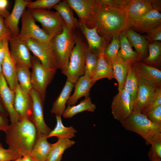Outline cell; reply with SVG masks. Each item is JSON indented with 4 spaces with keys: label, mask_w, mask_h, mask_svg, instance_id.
Masks as SVG:
<instances>
[{
    "label": "cell",
    "mask_w": 161,
    "mask_h": 161,
    "mask_svg": "<svg viewBox=\"0 0 161 161\" xmlns=\"http://www.w3.org/2000/svg\"><path fill=\"white\" fill-rule=\"evenodd\" d=\"M94 27L108 42L113 36L120 35L131 28L125 9L99 4L93 20L92 28Z\"/></svg>",
    "instance_id": "cell-1"
},
{
    "label": "cell",
    "mask_w": 161,
    "mask_h": 161,
    "mask_svg": "<svg viewBox=\"0 0 161 161\" xmlns=\"http://www.w3.org/2000/svg\"><path fill=\"white\" fill-rule=\"evenodd\" d=\"M4 132L8 148L22 157L29 154L37 139L36 127L28 118L10 124Z\"/></svg>",
    "instance_id": "cell-2"
},
{
    "label": "cell",
    "mask_w": 161,
    "mask_h": 161,
    "mask_svg": "<svg viewBox=\"0 0 161 161\" xmlns=\"http://www.w3.org/2000/svg\"><path fill=\"white\" fill-rule=\"evenodd\" d=\"M75 30L69 28L65 24L61 32L51 39L53 54L62 73L67 68L71 54L76 42L78 36Z\"/></svg>",
    "instance_id": "cell-3"
},
{
    "label": "cell",
    "mask_w": 161,
    "mask_h": 161,
    "mask_svg": "<svg viewBox=\"0 0 161 161\" xmlns=\"http://www.w3.org/2000/svg\"><path fill=\"white\" fill-rule=\"evenodd\" d=\"M120 123L126 129L140 135L148 145L156 134L161 132V125L152 122L138 110H134L129 117Z\"/></svg>",
    "instance_id": "cell-4"
},
{
    "label": "cell",
    "mask_w": 161,
    "mask_h": 161,
    "mask_svg": "<svg viewBox=\"0 0 161 161\" xmlns=\"http://www.w3.org/2000/svg\"><path fill=\"white\" fill-rule=\"evenodd\" d=\"M87 46L79 37L71 54L66 70L62 73L66 75L67 80L75 84L84 73L86 52Z\"/></svg>",
    "instance_id": "cell-5"
},
{
    "label": "cell",
    "mask_w": 161,
    "mask_h": 161,
    "mask_svg": "<svg viewBox=\"0 0 161 161\" xmlns=\"http://www.w3.org/2000/svg\"><path fill=\"white\" fill-rule=\"evenodd\" d=\"M28 10L35 21L41 24V29L52 39L62 31L65 24L57 11L43 9Z\"/></svg>",
    "instance_id": "cell-6"
},
{
    "label": "cell",
    "mask_w": 161,
    "mask_h": 161,
    "mask_svg": "<svg viewBox=\"0 0 161 161\" xmlns=\"http://www.w3.org/2000/svg\"><path fill=\"white\" fill-rule=\"evenodd\" d=\"M31 72V84L32 89L41 96L44 102L47 86L52 82L56 70H49L42 64L36 56H32Z\"/></svg>",
    "instance_id": "cell-7"
},
{
    "label": "cell",
    "mask_w": 161,
    "mask_h": 161,
    "mask_svg": "<svg viewBox=\"0 0 161 161\" xmlns=\"http://www.w3.org/2000/svg\"><path fill=\"white\" fill-rule=\"evenodd\" d=\"M22 41L46 68L56 70L59 69L53 54L51 41L41 42L32 38H26Z\"/></svg>",
    "instance_id": "cell-8"
},
{
    "label": "cell",
    "mask_w": 161,
    "mask_h": 161,
    "mask_svg": "<svg viewBox=\"0 0 161 161\" xmlns=\"http://www.w3.org/2000/svg\"><path fill=\"white\" fill-rule=\"evenodd\" d=\"M21 18V28L18 36L20 39L32 38L41 42L51 41L52 38L36 24L28 9L25 10Z\"/></svg>",
    "instance_id": "cell-9"
},
{
    "label": "cell",
    "mask_w": 161,
    "mask_h": 161,
    "mask_svg": "<svg viewBox=\"0 0 161 161\" xmlns=\"http://www.w3.org/2000/svg\"><path fill=\"white\" fill-rule=\"evenodd\" d=\"M32 101L30 120L37 131V138L46 137L51 131L45 123L44 117L43 103L40 95L34 89L30 92Z\"/></svg>",
    "instance_id": "cell-10"
},
{
    "label": "cell",
    "mask_w": 161,
    "mask_h": 161,
    "mask_svg": "<svg viewBox=\"0 0 161 161\" xmlns=\"http://www.w3.org/2000/svg\"><path fill=\"white\" fill-rule=\"evenodd\" d=\"M76 13L80 22L92 28L93 20L98 6L97 0H66Z\"/></svg>",
    "instance_id": "cell-11"
},
{
    "label": "cell",
    "mask_w": 161,
    "mask_h": 161,
    "mask_svg": "<svg viewBox=\"0 0 161 161\" xmlns=\"http://www.w3.org/2000/svg\"><path fill=\"white\" fill-rule=\"evenodd\" d=\"M126 9L131 26L151 10L160 11L161 0H129Z\"/></svg>",
    "instance_id": "cell-12"
},
{
    "label": "cell",
    "mask_w": 161,
    "mask_h": 161,
    "mask_svg": "<svg viewBox=\"0 0 161 161\" xmlns=\"http://www.w3.org/2000/svg\"><path fill=\"white\" fill-rule=\"evenodd\" d=\"M133 107L134 102L131 96L123 89L113 97L112 113L114 119L120 122L131 114Z\"/></svg>",
    "instance_id": "cell-13"
},
{
    "label": "cell",
    "mask_w": 161,
    "mask_h": 161,
    "mask_svg": "<svg viewBox=\"0 0 161 161\" xmlns=\"http://www.w3.org/2000/svg\"><path fill=\"white\" fill-rule=\"evenodd\" d=\"M14 92V107L18 116V121L25 118L30 119L32 101L30 93L24 90L19 83Z\"/></svg>",
    "instance_id": "cell-14"
},
{
    "label": "cell",
    "mask_w": 161,
    "mask_h": 161,
    "mask_svg": "<svg viewBox=\"0 0 161 161\" xmlns=\"http://www.w3.org/2000/svg\"><path fill=\"white\" fill-rule=\"evenodd\" d=\"M14 92L9 86L2 73L0 75V103L9 116L11 124L18 121L14 107Z\"/></svg>",
    "instance_id": "cell-15"
},
{
    "label": "cell",
    "mask_w": 161,
    "mask_h": 161,
    "mask_svg": "<svg viewBox=\"0 0 161 161\" xmlns=\"http://www.w3.org/2000/svg\"><path fill=\"white\" fill-rule=\"evenodd\" d=\"M8 43L10 54L14 62L22 63L31 68L32 56L24 42L18 36H12Z\"/></svg>",
    "instance_id": "cell-16"
},
{
    "label": "cell",
    "mask_w": 161,
    "mask_h": 161,
    "mask_svg": "<svg viewBox=\"0 0 161 161\" xmlns=\"http://www.w3.org/2000/svg\"><path fill=\"white\" fill-rule=\"evenodd\" d=\"M132 64L140 78L153 87L161 86V70L140 61Z\"/></svg>",
    "instance_id": "cell-17"
},
{
    "label": "cell",
    "mask_w": 161,
    "mask_h": 161,
    "mask_svg": "<svg viewBox=\"0 0 161 161\" xmlns=\"http://www.w3.org/2000/svg\"><path fill=\"white\" fill-rule=\"evenodd\" d=\"M108 43L104 40L99 51L97 64L91 78L93 85L97 81L102 78H107L111 80L115 78L111 63L104 55V50Z\"/></svg>",
    "instance_id": "cell-18"
},
{
    "label": "cell",
    "mask_w": 161,
    "mask_h": 161,
    "mask_svg": "<svg viewBox=\"0 0 161 161\" xmlns=\"http://www.w3.org/2000/svg\"><path fill=\"white\" fill-rule=\"evenodd\" d=\"M138 78V89L134 103L133 111L138 110L143 114L151 102L156 87Z\"/></svg>",
    "instance_id": "cell-19"
},
{
    "label": "cell",
    "mask_w": 161,
    "mask_h": 161,
    "mask_svg": "<svg viewBox=\"0 0 161 161\" xmlns=\"http://www.w3.org/2000/svg\"><path fill=\"white\" fill-rule=\"evenodd\" d=\"M28 0H16L11 13L4 20L6 27L11 32L12 36H18L20 30L18 23L20 19L30 1Z\"/></svg>",
    "instance_id": "cell-20"
},
{
    "label": "cell",
    "mask_w": 161,
    "mask_h": 161,
    "mask_svg": "<svg viewBox=\"0 0 161 161\" xmlns=\"http://www.w3.org/2000/svg\"><path fill=\"white\" fill-rule=\"evenodd\" d=\"M160 25L161 14L157 10L153 9L132 24L131 28L146 33Z\"/></svg>",
    "instance_id": "cell-21"
},
{
    "label": "cell",
    "mask_w": 161,
    "mask_h": 161,
    "mask_svg": "<svg viewBox=\"0 0 161 161\" xmlns=\"http://www.w3.org/2000/svg\"><path fill=\"white\" fill-rule=\"evenodd\" d=\"M2 73L9 86L14 91L18 82L15 63L10 54L8 42L5 46V56L2 64Z\"/></svg>",
    "instance_id": "cell-22"
},
{
    "label": "cell",
    "mask_w": 161,
    "mask_h": 161,
    "mask_svg": "<svg viewBox=\"0 0 161 161\" xmlns=\"http://www.w3.org/2000/svg\"><path fill=\"white\" fill-rule=\"evenodd\" d=\"M124 33L131 45L134 47L141 59H145L147 57L149 42L145 35H141L131 28Z\"/></svg>",
    "instance_id": "cell-23"
},
{
    "label": "cell",
    "mask_w": 161,
    "mask_h": 161,
    "mask_svg": "<svg viewBox=\"0 0 161 161\" xmlns=\"http://www.w3.org/2000/svg\"><path fill=\"white\" fill-rule=\"evenodd\" d=\"M93 85L91 79L83 75L80 77L75 84V90L67 102V106L75 105L81 97L89 96V92Z\"/></svg>",
    "instance_id": "cell-24"
},
{
    "label": "cell",
    "mask_w": 161,
    "mask_h": 161,
    "mask_svg": "<svg viewBox=\"0 0 161 161\" xmlns=\"http://www.w3.org/2000/svg\"><path fill=\"white\" fill-rule=\"evenodd\" d=\"M75 84L66 80L61 93L53 104L50 110L52 113L56 116H62Z\"/></svg>",
    "instance_id": "cell-25"
},
{
    "label": "cell",
    "mask_w": 161,
    "mask_h": 161,
    "mask_svg": "<svg viewBox=\"0 0 161 161\" xmlns=\"http://www.w3.org/2000/svg\"><path fill=\"white\" fill-rule=\"evenodd\" d=\"M78 27L87 40L88 48L95 52H98L104 39L99 35L96 28H89L79 21Z\"/></svg>",
    "instance_id": "cell-26"
},
{
    "label": "cell",
    "mask_w": 161,
    "mask_h": 161,
    "mask_svg": "<svg viewBox=\"0 0 161 161\" xmlns=\"http://www.w3.org/2000/svg\"><path fill=\"white\" fill-rule=\"evenodd\" d=\"M46 137L37 138L29 155L34 161H46L52 144L49 143Z\"/></svg>",
    "instance_id": "cell-27"
},
{
    "label": "cell",
    "mask_w": 161,
    "mask_h": 161,
    "mask_svg": "<svg viewBox=\"0 0 161 161\" xmlns=\"http://www.w3.org/2000/svg\"><path fill=\"white\" fill-rule=\"evenodd\" d=\"M53 8L59 14L68 27L75 30L78 27L79 21L74 17L72 10L66 0L61 1Z\"/></svg>",
    "instance_id": "cell-28"
},
{
    "label": "cell",
    "mask_w": 161,
    "mask_h": 161,
    "mask_svg": "<svg viewBox=\"0 0 161 161\" xmlns=\"http://www.w3.org/2000/svg\"><path fill=\"white\" fill-rule=\"evenodd\" d=\"M117 57L131 64L141 60L137 53L133 50L124 32L120 35V48Z\"/></svg>",
    "instance_id": "cell-29"
},
{
    "label": "cell",
    "mask_w": 161,
    "mask_h": 161,
    "mask_svg": "<svg viewBox=\"0 0 161 161\" xmlns=\"http://www.w3.org/2000/svg\"><path fill=\"white\" fill-rule=\"evenodd\" d=\"M58 139L56 142L52 144L46 161H61L65 150L75 143L74 140L69 139Z\"/></svg>",
    "instance_id": "cell-30"
},
{
    "label": "cell",
    "mask_w": 161,
    "mask_h": 161,
    "mask_svg": "<svg viewBox=\"0 0 161 161\" xmlns=\"http://www.w3.org/2000/svg\"><path fill=\"white\" fill-rule=\"evenodd\" d=\"M131 64L118 57L112 63L115 78L118 83L119 92L123 89L126 78Z\"/></svg>",
    "instance_id": "cell-31"
},
{
    "label": "cell",
    "mask_w": 161,
    "mask_h": 161,
    "mask_svg": "<svg viewBox=\"0 0 161 161\" xmlns=\"http://www.w3.org/2000/svg\"><path fill=\"white\" fill-rule=\"evenodd\" d=\"M14 63L16 75L19 84L24 90L30 93L32 89L30 68L22 63Z\"/></svg>",
    "instance_id": "cell-32"
},
{
    "label": "cell",
    "mask_w": 161,
    "mask_h": 161,
    "mask_svg": "<svg viewBox=\"0 0 161 161\" xmlns=\"http://www.w3.org/2000/svg\"><path fill=\"white\" fill-rule=\"evenodd\" d=\"M96 109L95 104L92 103L91 97L89 96L85 98L77 105L67 106L62 116L64 118H70L75 115L84 111L93 112Z\"/></svg>",
    "instance_id": "cell-33"
},
{
    "label": "cell",
    "mask_w": 161,
    "mask_h": 161,
    "mask_svg": "<svg viewBox=\"0 0 161 161\" xmlns=\"http://www.w3.org/2000/svg\"><path fill=\"white\" fill-rule=\"evenodd\" d=\"M61 117L56 116V126L46 137L47 139L51 137H56L58 139H70L75 136V133L77 132V130L72 126H65L62 123Z\"/></svg>",
    "instance_id": "cell-34"
},
{
    "label": "cell",
    "mask_w": 161,
    "mask_h": 161,
    "mask_svg": "<svg viewBox=\"0 0 161 161\" xmlns=\"http://www.w3.org/2000/svg\"><path fill=\"white\" fill-rule=\"evenodd\" d=\"M139 86L138 77L132 65L129 66L126 78L123 89L131 96L134 102Z\"/></svg>",
    "instance_id": "cell-35"
},
{
    "label": "cell",
    "mask_w": 161,
    "mask_h": 161,
    "mask_svg": "<svg viewBox=\"0 0 161 161\" xmlns=\"http://www.w3.org/2000/svg\"><path fill=\"white\" fill-rule=\"evenodd\" d=\"M98 52H95L87 47L86 52V59L84 75L91 79L97 66Z\"/></svg>",
    "instance_id": "cell-36"
},
{
    "label": "cell",
    "mask_w": 161,
    "mask_h": 161,
    "mask_svg": "<svg viewBox=\"0 0 161 161\" xmlns=\"http://www.w3.org/2000/svg\"><path fill=\"white\" fill-rule=\"evenodd\" d=\"M151 145L148 153L150 161L161 160V132L156 134L150 142Z\"/></svg>",
    "instance_id": "cell-37"
},
{
    "label": "cell",
    "mask_w": 161,
    "mask_h": 161,
    "mask_svg": "<svg viewBox=\"0 0 161 161\" xmlns=\"http://www.w3.org/2000/svg\"><path fill=\"white\" fill-rule=\"evenodd\" d=\"M120 35L113 36L112 38L111 42L107 45L104 50L105 57L111 64L117 58V55L120 48Z\"/></svg>",
    "instance_id": "cell-38"
},
{
    "label": "cell",
    "mask_w": 161,
    "mask_h": 161,
    "mask_svg": "<svg viewBox=\"0 0 161 161\" xmlns=\"http://www.w3.org/2000/svg\"><path fill=\"white\" fill-rule=\"evenodd\" d=\"M148 56L143 60L148 64H155L160 61L161 57V43L155 41L148 44Z\"/></svg>",
    "instance_id": "cell-39"
},
{
    "label": "cell",
    "mask_w": 161,
    "mask_h": 161,
    "mask_svg": "<svg viewBox=\"0 0 161 161\" xmlns=\"http://www.w3.org/2000/svg\"><path fill=\"white\" fill-rule=\"evenodd\" d=\"M60 0H37L30 1L27 5V9H43L49 10L59 2Z\"/></svg>",
    "instance_id": "cell-40"
},
{
    "label": "cell",
    "mask_w": 161,
    "mask_h": 161,
    "mask_svg": "<svg viewBox=\"0 0 161 161\" xmlns=\"http://www.w3.org/2000/svg\"><path fill=\"white\" fill-rule=\"evenodd\" d=\"M21 157L16 152L11 149L4 148L0 142V161H12Z\"/></svg>",
    "instance_id": "cell-41"
},
{
    "label": "cell",
    "mask_w": 161,
    "mask_h": 161,
    "mask_svg": "<svg viewBox=\"0 0 161 161\" xmlns=\"http://www.w3.org/2000/svg\"><path fill=\"white\" fill-rule=\"evenodd\" d=\"M145 115L152 122L161 125V105L150 110Z\"/></svg>",
    "instance_id": "cell-42"
},
{
    "label": "cell",
    "mask_w": 161,
    "mask_h": 161,
    "mask_svg": "<svg viewBox=\"0 0 161 161\" xmlns=\"http://www.w3.org/2000/svg\"><path fill=\"white\" fill-rule=\"evenodd\" d=\"M161 105V88L160 86L156 87L151 102L143 114Z\"/></svg>",
    "instance_id": "cell-43"
},
{
    "label": "cell",
    "mask_w": 161,
    "mask_h": 161,
    "mask_svg": "<svg viewBox=\"0 0 161 161\" xmlns=\"http://www.w3.org/2000/svg\"><path fill=\"white\" fill-rule=\"evenodd\" d=\"M146 39L151 43L161 41V25L155 27L146 33L144 35Z\"/></svg>",
    "instance_id": "cell-44"
},
{
    "label": "cell",
    "mask_w": 161,
    "mask_h": 161,
    "mask_svg": "<svg viewBox=\"0 0 161 161\" xmlns=\"http://www.w3.org/2000/svg\"><path fill=\"white\" fill-rule=\"evenodd\" d=\"M12 36L11 32L5 25L3 18L0 16V44L9 42Z\"/></svg>",
    "instance_id": "cell-45"
},
{
    "label": "cell",
    "mask_w": 161,
    "mask_h": 161,
    "mask_svg": "<svg viewBox=\"0 0 161 161\" xmlns=\"http://www.w3.org/2000/svg\"><path fill=\"white\" fill-rule=\"evenodd\" d=\"M100 5L126 9L129 0H97Z\"/></svg>",
    "instance_id": "cell-46"
},
{
    "label": "cell",
    "mask_w": 161,
    "mask_h": 161,
    "mask_svg": "<svg viewBox=\"0 0 161 161\" xmlns=\"http://www.w3.org/2000/svg\"><path fill=\"white\" fill-rule=\"evenodd\" d=\"M7 0H0V16L6 18L10 14L7 10L8 4Z\"/></svg>",
    "instance_id": "cell-47"
},
{
    "label": "cell",
    "mask_w": 161,
    "mask_h": 161,
    "mask_svg": "<svg viewBox=\"0 0 161 161\" xmlns=\"http://www.w3.org/2000/svg\"><path fill=\"white\" fill-rule=\"evenodd\" d=\"M7 115L0 112V131L5 132L9 127Z\"/></svg>",
    "instance_id": "cell-48"
},
{
    "label": "cell",
    "mask_w": 161,
    "mask_h": 161,
    "mask_svg": "<svg viewBox=\"0 0 161 161\" xmlns=\"http://www.w3.org/2000/svg\"><path fill=\"white\" fill-rule=\"evenodd\" d=\"M8 41L3 44H0V62L2 64L4 59L5 54V47Z\"/></svg>",
    "instance_id": "cell-49"
},
{
    "label": "cell",
    "mask_w": 161,
    "mask_h": 161,
    "mask_svg": "<svg viewBox=\"0 0 161 161\" xmlns=\"http://www.w3.org/2000/svg\"><path fill=\"white\" fill-rule=\"evenodd\" d=\"M22 161H34L31 157L27 155L22 157Z\"/></svg>",
    "instance_id": "cell-50"
},
{
    "label": "cell",
    "mask_w": 161,
    "mask_h": 161,
    "mask_svg": "<svg viewBox=\"0 0 161 161\" xmlns=\"http://www.w3.org/2000/svg\"><path fill=\"white\" fill-rule=\"evenodd\" d=\"M0 112L4 114L5 115H6L7 116L8 115L7 113V112L2 106L1 105V104L0 103Z\"/></svg>",
    "instance_id": "cell-51"
},
{
    "label": "cell",
    "mask_w": 161,
    "mask_h": 161,
    "mask_svg": "<svg viewBox=\"0 0 161 161\" xmlns=\"http://www.w3.org/2000/svg\"><path fill=\"white\" fill-rule=\"evenodd\" d=\"M2 73V64L0 62V75Z\"/></svg>",
    "instance_id": "cell-52"
},
{
    "label": "cell",
    "mask_w": 161,
    "mask_h": 161,
    "mask_svg": "<svg viewBox=\"0 0 161 161\" xmlns=\"http://www.w3.org/2000/svg\"><path fill=\"white\" fill-rule=\"evenodd\" d=\"M12 161H22V157H21L18 158Z\"/></svg>",
    "instance_id": "cell-53"
},
{
    "label": "cell",
    "mask_w": 161,
    "mask_h": 161,
    "mask_svg": "<svg viewBox=\"0 0 161 161\" xmlns=\"http://www.w3.org/2000/svg\"><path fill=\"white\" fill-rule=\"evenodd\" d=\"M154 161H161V160H155Z\"/></svg>",
    "instance_id": "cell-54"
}]
</instances>
